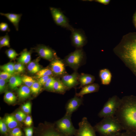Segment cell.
<instances>
[{
    "instance_id": "cell-47",
    "label": "cell",
    "mask_w": 136,
    "mask_h": 136,
    "mask_svg": "<svg viewBox=\"0 0 136 136\" xmlns=\"http://www.w3.org/2000/svg\"><path fill=\"white\" fill-rule=\"evenodd\" d=\"M133 24L135 26V27L136 28V21L133 22Z\"/></svg>"
},
{
    "instance_id": "cell-44",
    "label": "cell",
    "mask_w": 136,
    "mask_h": 136,
    "mask_svg": "<svg viewBox=\"0 0 136 136\" xmlns=\"http://www.w3.org/2000/svg\"><path fill=\"white\" fill-rule=\"evenodd\" d=\"M6 85L5 80L0 78V91L2 92L5 89Z\"/></svg>"
},
{
    "instance_id": "cell-7",
    "label": "cell",
    "mask_w": 136,
    "mask_h": 136,
    "mask_svg": "<svg viewBox=\"0 0 136 136\" xmlns=\"http://www.w3.org/2000/svg\"><path fill=\"white\" fill-rule=\"evenodd\" d=\"M50 10L53 20L56 25L71 31L74 29L70 24L68 18L60 9L50 7Z\"/></svg>"
},
{
    "instance_id": "cell-32",
    "label": "cell",
    "mask_w": 136,
    "mask_h": 136,
    "mask_svg": "<svg viewBox=\"0 0 136 136\" xmlns=\"http://www.w3.org/2000/svg\"><path fill=\"white\" fill-rule=\"evenodd\" d=\"M6 53L8 57L11 59H14L18 55L14 50L12 48L7 50Z\"/></svg>"
},
{
    "instance_id": "cell-26",
    "label": "cell",
    "mask_w": 136,
    "mask_h": 136,
    "mask_svg": "<svg viewBox=\"0 0 136 136\" xmlns=\"http://www.w3.org/2000/svg\"><path fill=\"white\" fill-rule=\"evenodd\" d=\"M10 37L7 33L4 36L0 37V48L3 47H10Z\"/></svg>"
},
{
    "instance_id": "cell-12",
    "label": "cell",
    "mask_w": 136,
    "mask_h": 136,
    "mask_svg": "<svg viewBox=\"0 0 136 136\" xmlns=\"http://www.w3.org/2000/svg\"><path fill=\"white\" fill-rule=\"evenodd\" d=\"M83 101V97H78L76 95L70 99L65 105V114L72 115L73 113L76 111L82 105Z\"/></svg>"
},
{
    "instance_id": "cell-23",
    "label": "cell",
    "mask_w": 136,
    "mask_h": 136,
    "mask_svg": "<svg viewBox=\"0 0 136 136\" xmlns=\"http://www.w3.org/2000/svg\"><path fill=\"white\" fill-rule=\"evenodd\" d=\"M42 136H67L59 131L57 129L49 128L45 130Z\"/></svg>"
},
{
    "instance_id": "cell-21",
    "label": "cell",
    "mask_w": 136,
    "mask_h": 136,
    "mask_svg": "<svg viewBox=\"0 0 136 136\" xmlns=\"http://www.w3.org/2000/svg\"><path fill=\"white\" fill-rule=\"evenodd\" d=\"M4 122L8 127L10 129L14 128L18 125L17 120L14 116L9 115L5 118Z\"/></svg>"
},
{
    "instance_id": "cell-39",
    "label": "cell",
    "mask_w": 136,
    "mask_h": 136,
    "mask_svg": "<svg viewBox=\"0 0 136 136\" xmlns=\"http://www.w3.org/2000/svg\"><path fill=\"white\" fill-rule=\"evenodd\" d=\"M14 69L15 71L18 72H23L24 69V67L22 64L18 63L14 64Z\"/></svg>"
},
{
    "instance_id": "cell-40",
    "label": "cell",
    "mask_w": 136,
    "mask_h": 136,
    "mask_svg": "<svg viewBox=\"0 0 136 136\" xmlns=\"http://www.w3.org/2000/svg\"><path fill=\"white\" fill-rule=\"evenodd\" d=\"M117 136H136V133L133 132L125 131L124 132H121Z\"/></svg>"
},
{
    "instance_id": "cell-20",
    "label": "cell",
    "mask_w": 136,
    "mask_h": 136,
    "mask_svg": "<svg viewBox=\"0 0 136 136\" xmlns=\"http://www.w3.org/2000/svg\"><path fill=\"white\" fill-rule=\"evenodd\" d=\"M21 78L18 76H13L9 80V85L12 89H15L20 86L22 83Z\"/></svg>"
},
{
    "instance_id": "cell-4",
    "label": "cell",
    "mask_w": 136,
    "mask_h": 136,
    "mask_svg": "<svg viewBox=\"0 0 136 136\" xmlns=\"http://www.w3.org/2000/svg\"><path fill=\"white\" fill-rule=\"evenodd\" d=\"M86 55L82 48L76 49L66 56L63 60L65 65L69 66L75 71L83 64L85 62Z\"/></svg>"
},
{
    "instance_id": "cell-24",
    "label": "cell",
    "mask_w": 136,
    "mask_h": 136,
    "mask_svg": "<svg viewBox=\"0 0 136 136\" xmlns=\"http://www.w3.org/2000/svg\"><path fill=\"white\" fill-rule=\"evenodd\" d=\"M27 69L30 72L32 73H37L41 70L39 65L34 62H31L29 64Z\"/></svg>"
},
{
    "instance_id": "cell-30",
    "label": "cell",
    "mask_w": 136,
    "mask_h": 136,
    "mask_svg": "<svg viewBox=\"0 0 136 136\" xmlns=\"http://www.w3.org/2000/svg\"><path fill=\"white\" fill-rule=\"evenodd\" d=\"M55 79L52 77H50L46 82L44 85L47 89L52 91H53V86Z\"/></svg>"
},
{
    "instance_id": "cell-10",
    "label": "cell",
    "mask_w": 136,
    "mask_h": 136,
    "mask_svg": "<svg viewBox=\"0 0 136 136\" xmlns=\"http://www.w3.org/2000/svg\"><path fill=\"white\" fill-rule=\"evenodd\" d=\"M77 71H75L71 74H66L61 77V81L68 90L75 87L79 84V76Z\"/></svg>"
},
{
    "instance_id": "cell-22",
    "label": "cell",
    "mask_w": 136,
    "mask_h": 136,
    "mask_svg": "<svg viewBox=\"0 0 136 136\" xmlns=\"http://www.w3.org/2000/svg\"><path fill=\"white\" fill-rule=\"evenodd\" d=\"M30 89L26 86H23L18 91V94L20 98H24L28 97L30 94Z\"/></svg>"
},
{
    "instance_id": "cell-19",
    "label": "cell",
    "mask_w": 136,
    "mask_h": 136,
    "mask_svg": "<svg viewBox=\"0 0 136 136\" xmlns=\"http://www.w3.org/2000/svg\"><path fill=\"white\" fill-rule=\"evenodd\" d=\"M31 52L25 49L21 53L20 56L18 59L19 63L23 64L28 63L31 59Z\"/></svg>"
},
{
    "instance_id": "cell-45",
    "label": "cell",
    "mask_w": 136,
    "mask_h": 136,
    "mask_svg": "<svg viewBox=\"0 0 136 136\" xmlns=\"http://www.w3.org/2000/svg\"><path fill=\"white\" fill-rule=\"evenodd\" d=\"M95 1L98 3L105 5H107L110 2V0H96Z\"/></svg>"
},
{
    "instance_id": "cell-48",
    "label": "cell",
    "mask_w": 136,
    "mask_h": 136,
    "mask_svg": "<svg viewBox=\"0 0 136 136\" xmlns=\"http://www.w3.org/2000/svg\"><path fill=\"white\" fill-rule=\"evenodd\" d=\"M10 136H13V135H11Z\"/></svg>"
},
{
    "instance_id": "cell-43",
    "label": "cell",
    "mask_w": 136,
    "mask_h": 136,
    "mask_svg": "<svg viewBox=\"0 0 136 136\" xmlns=\"http://www.w3.org/2000/svg\"><path fill=\"white\" fill-rule=\"evenodd\" d=\"M26 136H32L33 133V128L31 127L26 128L24 129Z\"/></svg>"
},
{
    "instance_id": "cell-31",
    "label": "cell",
    "mask_w": 136,
    "mask_h": 136,
    "mask_svg": "<svg viewBox=\"0 0 136 136\" xmlns=\"http://www.w3.org/2000/svg\"><path fill=\"white\" fill-rule=\"evenodd\" d=\"M41 85L37 82H35L30 87V90L34 94H37L40 90Z\"/></svg>"
},
{
    "instance_id": "cell-38",
    "label": "cell",
    "mask_w": 136,
    "mask_h": 136,
    "mask_svg": "<svg viewBox=\"0 0 136 136\" xmlns=\"http://www.w3.org/2000/svg\"><path fill=\"white\" fill-rule=\"evenodd\" d=\"M0 130L3 133H5L7 131V126L4 121L1 120L0 121Z\"/></svg>"
},
{
    "instance_id": "cell-35",
    "label": "cell",
    "mask_w": 136,
    "mask_h": 136,
    "mask_svg": "<svg viewBox=\"0 0 136 136\" xmlns=\"http://www.w3.org/2000/svg\"><path fill=\"white\" fill-rule=\"evenodd\" d=\"M13 76L12 74L5 71L1 72L0 73V78L5 80L10 79Z\"/></svg>"
},
{
    "instance_id": "cell-9",
    "label": "cell",
    "mask_w": 136,
    "mask_h": 136,
    "mask_svg": "<svg viewBox=\"0 0 136 136\" xmlns=\"http://www.w3.org/2000/svg\"><path fill=\"white\" fill-rule=\"evenodd\" d=\"M71 31V38L72 45L76 49L82 48L87 42L84 32L82 29L74 28Z\"/></svg>"
},
{
    "instance_id": "cell-29",
    "label": "cell",
    "mask_w": 136,
    "mask_h": 136,
    "mask_svg": "<svg viewBox=\"0 0 136 136\" xmlns=\"http://www.w3.org/2000/svg\"><path fill=\"white\" fill-rule=\"evenodd\" d=\"M16 97L12 93L10 92H7L4 96L5 100L9 103H12L15 102L16 99Z\"/></svg>"
},
{
    "instance_id": "cell-2",
    "label": "cell",
    "mask_w": 136,
    "mask_h": 136,
    "mask_svg": "<svg viewBox=\"0 0 136 136\" xmlns=\"http://www.w3.org/2000/svg\"><path fill=\"white\" fill-rule=\"evenodd\" d=\"M115 116L123 130L136 133V96H125L121 98Z\"/></svg>"
},
{
    "instance_id": "cell-6",
    "label": "cell",
    "mask_w": 136,
    "mask_h": 136,
    "mask_svg": "<svg viewBox=\"0 0 136 136\" xmlns=\"http://www.w3.org/2000/svg\"><path fill=\"white\" fill-rule=\"evenodd\" d=\"M71 116L72 115L65 114L56 122L57 129L60 132L67 136H74L77 130L73 125Z\"/></svg>"
},
{
    "instance_id": "cell-28",
    "label": "cell",
    "mask_w": 136,
    "mask_h": 136,
    "mask_svg": "<svg viewBox=\"0 0 136 136\" xmlns=\"http://www.w3.org/2000/svg\"><path fill=\"white\" fill-rule=\"evenodd\" d=\"M22 82L29 87H30L35 81L29 76L24 75L21 78Z\"/></svg>"
},
{
    "instance_id": "cell-33",
    "label": "cell",
    "mask_w": 136,
    "mask_h": 136,
    "mask_svg": "<svg viewBox=\"0 0 136 136\" xmlns=\"http://www.w3.org/2000/svg\"><path fill=\"white\" fill-rule=\"evenodd\" d=\"M15 117L17 121L22 122L25 119L26 116L25 114L22 111H19L15 114Z\"/></svg>"
},
{
    "instance_id": "cell-42",
    "label": "cell",
    "mask_w": 136,
    "mask_h": 136,
    "mask_svg": "<svg viewBox=\"0 0 136 136\" xmlns=\"http://www.w3.org/2000/svg\"><path fill=\"white\" fill-rule=\"evenodd\" d=\"M50 77V76H47L41 77L39 78L38 82L41 85H44Z\"/></svg>"
},
{
    "instance_id": "cell-46",
    "label": "cell",
    "mask_w": 136,
    "mask_h": 136,
    "mask_svg": "<svg viewBox=\"0 0 136 136\" xmlns=\"http://www.w3.org/2000/svg\"><path fill=\"white\" fill-rule=\"evenodd\" d=\"M136 21V11L134 13L133 17V22Z\"/></svg>"
},
{
    "instance_id": "cell-15",
    "label": "cell",
    "mask_w": 136,
    "mask_h": 136,
    "mask_svg": "<svg viewBox=\"0 0 136 136\" xmlns=\"http://www.w3.org/2000/svg\"><path fill=\"white\" fill-rule=\"evenodd\" d=\"M95 80V77L93 75L81 73L79 75L78 78L80 84L79 88H82L84 86L93 83Z\"/></svg>"
},
{
    "instance_id": "cell-25",
    "label": "cell",
    "mask_w": 136,
    "mask_h": 136,
    "mask_svg": "<svg viewBox=\"0 0 136 136\" xmlns=\"http://www.w3.org/2000/svg\"><path fill=\"white\" fill-rule=\"evenodd\" d=\"M36 73L37 77L40 78L45 76H50L53 73L51 69L46 68L40 70Z\"/></svg>"
},
{
    "instance_id": "cell-1",
    "label": "cell",
    "mask_w": 136,
    "mask_h": 136,
    "mask_svg": "<svg viewBox=\"0 0 136 136\" xmlns=\"http://www.w3.org/2000/svg\"><path fill=\"white\" fill-rule=\"evenodd\" d=\"M113 51L136 77V32L124 35Z\"/></svg>"
},
{
    "instance_id": "cell-14",
    "label": "cell",
    "mask_w": 136,
    "mask_h": 136,
    "mask_svg": "<svg viewBox=\"0 0 136 136\" xmlns=\"http://www.w3.org/2000/svg\"><path fill=\"white\" fill-rule=\"evenodd\" d=\"M100 86L96 83H93L83 86L78 93H76L75 95L83 97L84 95L90 93L97 92L99 90Z\"/></svg>"
},
{
    "instance_id": "cell-3",
    "label": "cell",
    "mask_w": 136,
    "mask_h": 136,
    "mask_svg": "<svg viewBox=\"0 0 136 136\" xmlns=\"http://www.w3.org/2000/svg\"><path fill=\"white\" fill-rule=\"evenodd\" d=\"M93 127L100 136H117L123 130L121 124L115 116L103 118Z\"/></svg>"
},
{
    "instance_id": "cell-11",
    "label": "cell",
    "mask_w": 136,
    "mask_h": 136,
    "mask_svg": "<svg viewBox=\"0 0 136 136\" xmlns=\"http://www.w3.org/2000/svg\"><path fill=\"white\" fill-rule=\"evenodd\" d=\"M65 65L63 60L56 58L52 60L50 63L51 69L53 73L57 76L62 77L67 74Z\"/></svg>"
},
{
    "instance_id": "cell-13",
    "label": "cell",
    "mask_w": 136,
    "mask_h": 136,
    "mask_svg": "<svg viewBox=\"0 0 136 136\" xmlns=\"http://www.w3.org/2000/svg\"><path fill=\"white\" fill-rule=\"evenodd\" d=\"M36 50L40 56L47 60H53L55 56V52L51 48L45 45H40Z\"/></svg>"
},
{
    "instance_id": "cell-5",
    "label": "cell",
    "mask_w": 136,
    "mask_h": 136,
    "mask_svg": "<svg viewBox=\"0 0 136 136\" xmlns=\"http://www.w3.org/2000/svg\"><path fill=\"white\" fill-rule=\"evenodd\" d=\"M121 98L117 95L109 98L98 113V116L101 118L115 116L120 104Z\"/></svg>"
},
{
    "instance_id": "cell-17",
    "label": "cell",
    "mask_w": 136,
    "mask_h": 136,
    "mask_svg": "<svg viewBox=\"0 0 136 136\" xmlns=\"http://www.w3.org/2000/svg\"><path fill=\"white\" fill-rule=\"evenodd\" d=\"M0 14L6 17L8 20L14 26L17 31L18 30L19 23L22 16V14H16L12 13H0Z\"/></svg>"
},
{
    "instance_id": "cell-16",
    "label": "cell",
    "mask_w": 136,
    "mask_h": 136,
    "mask_svg": "<svg viewBox=\"0 0 136 136\" xmlns=\"http://www.w3.org/2000/svg\"><path fill=\"white\" fill-rule=\"evenodd\" d=\"M99 76L101 84L108 85L110 83L112 75L109 70L105 68L100 70L99 72Z\"/></svg>"
},
{
    "instance_id": "cell-8",
    "label": "cell",
    "mask_w": 136,
    "mask_h": 136,
    "mask_svg": "<svg viewBox=\"0 0 136 136\" xmlns=\"http://www.w3.org/2000/svg\"><path fill=\"white\" fill-rule=\"evenodd\" d=\"M79 128L74 136H96L93 127L88 121L87 118L84 117L78 124Z\"/></svg>"
},
{
    "instance_id": "cell-34",
    "label": "cell",
    "mask_w": 136,
    "mask_h": 136,
    "mask_svg": "<svg viewBox=\"0 0 136 136\" xmlns=\"http://www.w3.org/2000/svg\"><path fill=\"white\" fill-rule=\"evenodd\" d=\"M31 108V104L30 102H27L25 103L22 106V108L23 111L27 114L30 113Z\"/></svg>"
},
{
    "instance_id": "cell-41",
    "label": "cell",
    "mask_w": 136,
    "mask_h": 136,
    "mask_svg": "<svg viewBox=\"0 0 136 136\" xmlns=\"http://www.w3.org/2000/svg\"><path fill=\"white\" fill-rule=\"evenodd\" d=\"M25 124L28 126H30L32 123V121L31 117L29 116L26 117L24 121Z\"/></svg>"
},
{
    "instance_id": "cell-27",
    "label": "cell",
    "mask_w": 136,
    "mask_h": 136,
    "mask_svg": "<svg viewBox=\"0 0 136 136\" xmlns=\"http://www.w3.org/2000/svg\"><path fill=\"white\" fill-rule=\"evenodd\" d=\"M14 64L10 62L1 66V69L4 71L13 74L15 71Z\"/></svg>"
},
{
    "instance_id": "cell-37",
    "label": "cell",
    "mask_w": 136,
    "mask_h": 136,
    "mask_svg": "<svg viewBox=\"0 0 136 136\" xmlns=\"http://www.w3.org/2000/svg\"><path fill=\"white\" fill-rule=\"evenodd\" d=\"M0 30L2 31L9 32L10 29L7 23L2 22L0 23Z\"/></svg>"
},
{
    "instance_id": "cell-18",
    "label": "cell",
    "mask_w": 136,
    "mask_h": 136,
    "mask_svg": "<svg viewBox=\"0 0 136 136\" xmlns=\"http://www.w3.org/2000/svg\"><path fill=\"white\" fill-rule=\"evenodd\" d=\"M68 90L61 80L59 79H55L53 86V91L58 93L64 94Z\"/></svg>"
},
{
    "instance_id": "cell-36",
    "label": "cell",
    "mask_w": 136,
    "mask_h": 136,
    "mask_svg": "<svg viewBox=\"0 0 136 136\" xmlns=\"http://www.w3.org/2000/svg\"><path fill=\"white\" fill-rule=\"evenodd\" d=\"M12 135L14 136H22V132L18 128H15L13 129L11 132Z\"/></svg>"
}]
</instances>
